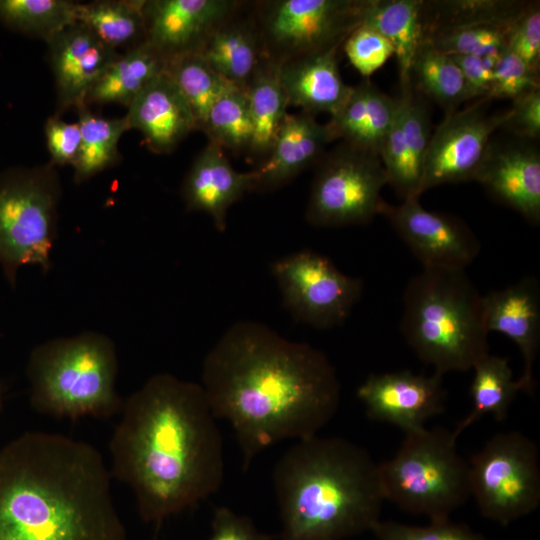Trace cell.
<instances>
[{
	"instance_id": "cell-1",
	"label": "cell",
	"mask_w": 540,
	"mask_h": 540,
	"mask_svg": "<svg viewBox=\"0 0 540 540\" xmlns=\"http://www.w3.org/2000/svg\"><path fill=\"white\" fill-rule=\"evenodd\" d=\"M202 387L214 417L231 425L244 471L278 442L317 435L340 402L323 352L255 321L236 322L207 353Z\"/></svg>"
},
{
	"instance_id": "cell-2",
	"label": "cell",
	"mask_w": 540,
	"mask_h": 540,
	"mask_svg": "<svg viewBox=\"0 0 540 540\" xmlns=\"http://www.w3.org/2000/svg\"><path fill=\"white\" fill-rule=\"evenodd\" d=\"M121 411L110 473L131 488L143 521L161 523L220 489L223 440L202 385L158 373Z\"/></svg>"
},
{
	"instance_id": "cell-3",
	"label": "cell",
	"mask_w": 540,
	"mask_h": 540,
	"mask_svg": "<svg viewBox=\"0 0 540 540\" xmlns=\"http://www.w3.org/2000/svg\"><path fill=\"white\" fill-rule=\"evenodd\" d=\"M111 477L89 443L23 433L0 449V540H126Z\"/></svg>"
},
{
	"instance_id": "cell-4",
	"label": "cell",
	"mask_w": 540,
	"mask_h": 540,
	"mask_svg": "<svg viewBox=\"0 0 540 540\" xmlns=\"http://www.w3.org/2000/svg\"><path fill=\"white\" fill-rule=\"evenodd\" d=\"M273 485L280 540H346L380 521L378 463L346 439L298 440L275 464Z\"/></svg>"
},
{
	"instance_id": "cell-5",
	"label": "cell",
	"mask_w": 540,
	"mask_h": 540,
	"mask_svg": "<svg viewBox=\"0 0 540 540\" xmlns=\"http://www.w3.org/2000/svg\"><path fill=\"white\" fill-rule=\"evenodd\" d=\"M401 331L420 360L443 375L489 353L483 296L465 270L423 269L403 297Z\"/></svg>"
},
{
	"instance_id": "cell-6",
	"label": "cell",
	"mask_w": 540,
	"mask_h": 540,
	"mask_svg": "<svg viewBox=\"0 0 540 540\" xmlns=\"http://www.w3.org/2000/svg\"><path fill=\"white\" fill-rule=\"evenodd\" d=\"M113 341L98 332L48 340L28 359L30 404L56 419H107L121 411Z\"/></svg>"
},
{
	"instance_id": "cell-7",
	"label": "cell",
	"mask_w": 540,
	"mask_h": 540,
	"mask_svg": "<svg viewBox=\"0 0 540 540\" xmlns=\"http://www.w3.org/2000/svg\"><path fill=\"white\" fill-rule=\"evenodd\" d=\"M456 440L442 427L405 434L396 454L378 464L384 500L430 521L449 519L470 496L469 464Z\"/></svg>"
},
{
	"instance_id": "cell-8",
	"label": "cell",
	"mask_w": 540,
	"mask_h": 540,
	"mask_svg": "<svg viewBox=\"0 0 540 540\" xmlns=\"http://www.w3.org/2000/svg\"><path fill=\"white\" fill-rule=\"evenodd\" d=\"M60 196L51 163L0 176V266L11 285L24 265L50 269Z\"/></svg>"
},
{
	"instance_id": "cell-9",
	"label": "cell",
	"mask_w": 540,
	"mask_h": 540,
	"mask_svg": "<svg viewBox=\"0 0 540 540\" xmlns=\"http://www.w3.org/2000/svg\"><path fill=\"white\" fill-rule=\"evenodd\" d=\"M306 208L314 226L361 225L382 214L388 178L379 155L340 142L315 164Z\"/></svg>"
},
{
	"instance_id": "cell-10",
	"label": "cell",
	"mask_w": 540,
	"mask_h": 540,
	"mask_svg": "<svg viewBox=\"0 0 540 540\" xmlns=\"http://www.w3.org/2000/svg\"><path fill=\"white\" fill-rule=\"evenodd\" d=\"M468 464L470 496L485 518L507 526L539 506L538 449L520 432L494 435Z\"/></svg>"
},
{
	"instance_id": "cell-11",
	"label": "cell",
	"mask_w": 540,
	"mask_h": 540,
	"mask_svg": "<svg viewBox=\"0 0 540 540\" xmlns=\"http://www.w3.org/2000/svg\"><path fill=\"white\" fill-rule=\"evenodd\" d=\"M365 0H270L252 4L265 58L280 65L341 45L361 23Z\"/></svg>"
},
{
	"instance_id": "cell-12",
	"label": "cell",
	"mask_w": 540,
	"mask_h": 540,
	"mask_svg": "<svg viewBox=\"0 0 540 540\" xmlns=\"http://www.w3.org/2000/svg\"><path fill=\"white\" fill-rule=\"evenodd\" d=\"M271 273L292 316L317 329L344 323L363 290L361 279L342 273L327 257L301 250L277 259Z\"/></svg>"
},
{
	"instance_id": "cell-13",
	"label": "cell",
	"mask_w": 540,
	"mask_h": 540,
	"mask_svg": "<svg viewBox=\"0 0 540 540\" xmlns=\"http://www.w3.org/2000/svg\"><path fill=\"white\" fill-rule=\"evenodd\" d=\"M490 101L479 98L463 110L446 112L427 147L420 195L438 185L474 181L491 138L510 115V109L489 113Z\"/></svg>"
},
{
	"instance_id": "cell-14",
	"label": "cell",
	"mask_w": 540,
	"mask_h": 540,
	"mask_svg": "<svg viewBox=\"0 0 540 540\" xmlns=\"http://www.w3.org/2000/svg\"><path fill=\"white\" fill-rule=\"evenodd\" d=\"M386 216L424 269L465 270L480 252V242L457 217L422 207L419 198L386 205Z\"/></svg>"
},
{
	"instance_id": "cell-15",
	"label": "cell",
	"mask_w": 540,
	"mask_h": 540,
	"mask_svg": "<svg viewBox=\"0 0 540 540\" xmlns=\"http://www.w3.org/2000/svg\"><path fill=\"white\" fill-rule=\"evenodd\" d=\"M446 396L441 375L409 370L371 374L357 389L370 419L395 425L405 434L425 428L428 419L443 413Z\"/></svg>"
},
{
	"instance_id": "cell-16",
	"label": "cell",
	"mask_w": 540,
	"mask_h": 540,
	"mask_svg": "<svg viewBox=\"0 0 540 540\" xmlns=\"http://www.w3.org/2000/svg\"><path fill=\"white\" fill-rule=\"evenodd\" d=\"M474 181L528 222H540V153L534 141L491 138Z\"/></svg>"
},
{
	"instance_id": "cell-17",
	"label": "cell",
	"mask_w": 540,
	"mask_h": 540,
	"mask_svg": "<svg viewBox=\"0 0 540 540\" xmlns=\"http://www.w3.org/2000/svg\"><path fill=\"white\" fill-rule=\"evenodd\" d=\"M234 0H145L146 41L167 59L200 53L241 5Z\"/></svg>"
},
{
	"instance_id": "cell-18",
	"label": "cell",
	"mask_w": 540,
	"mask_h": 540,
	"mask_svg": "<svg viewBox=\"0 0 540 540\" xmlns=\"http://www.w3.org/2000/svg\"><path fill=\"white\" fill-rule=\"evenodd\" d=\"M45 41L56 83V115L72 106L86 105L89 92L119 53L80 22L64 27Z\"/></svg>"
},
{
	"instance_id": "cell-19",
	"label": "cell",
	"mask_w": 540,
	"mask_h": 540,
	"mask_svg": "<svg viewBox=\"0 0 540 540\" xmlns=\"http://www.w3.org/2000/svg\"><path fill=\"white\" fill-rule=\"evenodd\" d=\"M484 321L488 333L499 332L518 347L524 362L517 379L520 391L533 394V366L540 347V287L527 276L503 289L483 296Z\"/></svg>"
},
{
	"instance_id": "cell-20",
	"label": "cell",
	"mask_w": 540,
	"mask_h": 540,
	"mask_svg": "<svg viewBox=\"0 0 540 540\" xmlns=\"http://www.w3.org/2000/svg\"><path fill=\"white\" fill-rule=\"evenodd\" d=\"M328 124H320L314 115L300 111L287 113L268 157L255 169L251 191L271 192L291 182L302 171L315 165L334 141Z\"/></svg>"
},
{
	"instance_id": "cell-21",
	"label": "cell",
	"mask_w": 540,
	"mask_h": 540,
	"mask_svg": "<svg viewBox=\"0 0 540 540\" xmlns=\"http://www.w3.org/2000/svg\"><path fill=\"white\" fill-rule=\"evenodd\" d=\"M127 108L129 128L139 130L148 149L157 154L172 152L197 130L187 101L166 71L140 91Z\"/></svg>"
},
{
	"instance_id": "cell-22",
	"label": "cell",
	"mask_w": 540,
	"mask_h": 540,
	"mask_svg": "<svg viewBox=\"0 0 540 540\" xmlns=\"http://www.w3.org/2000/svg\"><path fill=\"white\" fill-rule=\"evenodd\" d=\"M255 171H236L223 150L208 143L196 156L181 186L186 209L208 214L215 228L226 230L228 209L251 191Z\"/></svg>"
},
{
	"instance_id": "cell-23",
	"label": "cell",
	"mask_w": 540,
	"mask_h": 540,
	"mask_svg": "<svg viewBox=\"0 0 540 540\" xmlns=\"http://www.w3.org/2000/svg\"><path fill=\"white\" fill-rule=\"evenodd\" d=\"M340 45L310 53L279 65V79L288 105L314 115H333L351 91L341 78L337 52Z\"/></svg>"
},
{
	"instance_id": "cell-24",
	"label": "cell",
	"mask_w": 540,
	"mask_h": 540,
	"mask_svg": "<svg viewBox=\"0 0 540 540\" xmlns=\"http://www.w3.org/2000/svg\"><path fill=\"white\" fill-rule=\"evenodd\" d=\"M243 5L214 31L200 54L222 78L246 91L265 55L253 10L244 12Z\"/></svg>"
},
{
	"instance_id": "cell-25",
	"label": "cell",
	"mask_w": 540,
	"mask_h": 540,
	"mask_svg": "<svg viewBox=\"0 0 540 540\" xmlns=\"http://www.w3.org/2000/svg\"><path fill=\"white\" fill-rule=\"evenodd\" d=\"M399 107L397 98L380 91L368 79L355 86L327 123L335 140L379 155Z\"/></svg>"
},
{
	"instance_id": "cell-26",
	"label": "cell",
	"mask_w": 540,
	"mask_h": 540,
	"mask_svg": "<svg viewBox=\"0 0 540 540\" xmlns=\"http://www.w3.org/2000/svg\"><path fill=\"white\" fill-rule=\"evenodd\" d=\"M423 0H365L361 23L376 30L393 46L400 81L410 79L413 58L423 42Z\"/></svg>"
},
{
	"instance_id": "cell-27",
	"label": "cell",
	"mask_w": 540,
	"mask_h": 540,
	"mask_svg": "<svg viewBox=\"0 0 540 540\" xmlns=\"http://www.w3.org/2000/svg\"><path fill=\"white\" fill-rule=\"evenodd\" d=\"M168 59L148 41L113 61L89 92L85 104L118 103L126 107L152 80L166 71Z\"/></svg>"
},
{
	"instance_id": "cell-28",
	"label": "cell",
	"mask_w": 540,
	"mask_h": 540,
	"mask_svg": "<svg viewBox=\"0 0 540 540\" xmlns=\"http://www.w3.org/2000/svg\"><path fill=\"white\" fill-rule=\"evenodd\" d=\"M531 4L514 0H435L422 7L423 40L435 33L468 26L509 28Z\"/></svg>"
},
{
	"instance_id": "cell-29",
	"label": "cell",
	"mask_w": 540,
	"mask_h": 540,
	"mask_svg": "<svg viewBox=\"0 0 540 540\" xmlns=\"http://www.w3.org/2000/svg\"><path fill=\"white\" fill-rule=\"evenodd\" d=\"M253 138L249 153L264 161L286 116L288 101L279 79V65L264 59L247 89Z\"/></svg>"
},
{
	"instance_id": "cell-30",
	"label": "cell",
	"mask_w": 540,
	"mask_h": 540,
	"mask_svg": "<svg viewBox=\"0 0 540 540\" xmlns=\"http://www.w3.org/2000/svg\"><path fill=\"white\" fill-rule=\"evenodd\" d=\"M472 369V409L452 431L456 439L484 415L491 414L498 421L505 419L511 403L520 391V385L513 379L507 358L488 353L479 359Z\"/></svg>"
},
{
	"instance_id": "cell-31",
	"label": "cell",
	"mask_w": 540,
	"mask_h": 540,
	"mask_svg": "<svg viewBox=\"0 0 540 540\" xmlns=\"http://www.w3.org/2000/svg\"><path fill=\"white\" fill-rule=\"evenodd\" d=\"M145 0H105L78 4L77 22L87 26L105 44L131 49L146 41Z\"/></svg>"
},
{
	"instance_id": "cell-32",
	"label": "cell",
	"mask_w": 540,
	"mask_h": 540,
	"mask_svg": "<svg viewBox=\"0 0 540 540\" xmlns=\"http://www.w3.org/2000/svg\"><path fill=\"white\" fill-rule=\"evenodd\" d=\"M409 78L415 90L438 103L445 112L475 99L457 64L426 41L413 58Z\"/></svg>"
},
{
	"instance_id": "cell-33",
	"label": "cell",
	"mask_w": 540,
	"mask_h": 540,
	"mask_svg": "<svg viewBox=\"0 0 540 540\" xmlns=\"http://www.w3.org/2000/svg\"><path fill=\"white\" fill-rule=\"evenodd\" d=\"M81 145L73 163L74 181L81 183L103 171L118 158V142L129 130L126 116L107 119L92 114L86 105L77 108Z\"/></svg>"
},
{
	"instance_id": "cell-34",
	"label": "cell",
	"mask_w": 540,
	"mask_h": 540,
	"mask_svg": "<svg viewBox=\"0 0 540 540\" xmlns=\"http://www.w3.org/2000/svg\"><path fill=\"white\" fill-rule=\"evenodd\" d=\"M166 72L187 101L199 131L214 104L234 86L215 72L200 53L169 58Z\"/></svg>"
},
{
	"instance_id": "cell-35",
	"label": "cell",
	"mask_w": 540,
	"mask_h": 540,
	"mask_svg": "<svg viewBox=\"0 0 540 540\" xmlns=\"http://www.w3.org/2000/svg\"><path fill=\"white\" fill-rule=\"evenodd\" d=\"M253 130L246 91L232 86L211 108L201 131L210 143L240 154L249 151Z\"/></svg>"
},
{
	"instance_id": "cell-36",
	"label": "cell",
	"mask_w": 540,
	"mask_h": 540,
	"mask_svg": "<svg viewBox=\"0 0 540 540\" xmlns=\"http://www.w3.org/2000/svg\"><path fill=\"white\" fill-rule=\"evenodd\" d=\"M77 5L67 0H0V20L11 28L47 39L77 22Z\"/></svg>"
},
{
	"instance_id": "cell-37",
	"label": "cell",
	"mask_w": 540,
	"mask_h": 540,
	"mask_svg": "<svg viewBox=\"0 0 540 540\" xmlns=\"http://www.w3.org/2000/svg\"><path fill=\"white\" fill-rule=\"evenodd\" d=\"M509 28L478 25L435 33L423 41L447 55L499 58L507 49Z\"/></svg>"
},
{
	"instance_id": "cell-38",
	"label": "cell",
	"mask_w": 540,
	"mask_h": 540,
	"mask_svg": "<svg viewBox=\"0 0 540 540\" xmlns=\"http://www.w3.org/2000/svg\"><path fill=\"white\" fill-rule=\"evenodd\" d=\"M371 532L377 540H486L469 526L452 522L450 518L430 521L427 525L380 520Z\"/></svg>"
},
{
	"instance_id": "cell-39",
	"label": "cell",
	"mask_w": 540,
	"mask_h": 540,
	"mask_svg": "<svg viewBox=\"0 0 540 540\" xmlns=\"http://www.w3.org/2000/svg\"><path fill=\"white\" fill-rule=\"evenodd\" d=\"M352 66L365 78L381 68L394 55L391 43L376 30L360 24L343 42Z\"/></svg>"
},
{
	"instance_id": "cell-40",
	"label": "cell",
	"mask_w": 540,
	"mask_h": 540,
	"mask_svg": "<svg viewBox=\"0 0 540 540\" xmlns=\"http://www.w3.org/2000/svg\"><path fill=\"white\" fill-rule=\"evenodd\" d=\"M539 89V72L506 49L493 69V82L486 98L511 99Z\"/></svg>"
},
{
	"instance_id": "cell-41",
	"label": "cell",
	"mask_w": 540,
	"mask_h": 540,
	"mask_svg": "<svg viewBox=\"0 0 540 540\" xmlns=\"http://www.w3.org/2000/svg\"><path fill=\"white\" fill-rule=\"evenodd\" d=\"M507 49L539 72L540 64V9L539 2H531L511 25Z\"/></svg>"
},
{
	"instance_id": "cell-42",
	"label": "cell",
	"mask_w": 540,
	"mask_h": 540,
	"mask_svg": "<svg viewBox=\"0 0 540 540\" xmlns=\"http://www.w3.org/2000/svg\"><path fill=\"white\" fill-rule=\"evenodd\" d=\"M44 131L51 164L73 165L81 145L79 123H67L54 115L47 119Z\"/></svg>"
},
{
	"instance_id": "cell-43",
	"label": "cell",
	"mask_w": 540,
	"mask_h": 540,
	"mask_svg": "<svg viewBox=\"0 0 540 540\" xmlns=\"http://www.w3.org/2000/svg\"><path fill=\"white\" fill-rule=\"evenodd\" d=\"M276 536L261 532L251 518L221 506L214 510L211 534L207 540H275Z\"/></svg>"
},
{
	"instance_id": "cell-44",
	"label": "cell",
	"mask_w": 540,
	"mask_h": 540,
	"mask_svg": "<svg viewBox=\"0 0 540 540\" xmlns=\"http://www.w3.org/2000/svg\"><path fill=\"white\" fill-rule=\"evenodd\" d=\"M501 128L511 135L535 141L540 135V89L513 100L510 115Z\"/></svg>"
},
{
	"instance_id": "cell-45",
	"label": "cell",
	"mask_w": 540,
	"mask_h": 540,
	"mask_svg": "<svg viewBox=\"0 0 540 540\" xmlns=\"http://www.w3.org/2000/svg\"><path fill=\"white\" fill-rule=\"evenodd\" d=\"M449 56L459 67L474 98H486L492 87L494 66L500 57Z\"/></svg>"
},
{
	"instance_id": "cell-46",
	"label": "cell",
	"mask_w": 540,
	"mask_h": 540,
	"mask_svg": "<svg viewBox=\"0 0 540 540\" xmlns=\"http://www.w3.org/2000/svg\"><path fill=\"white\" fill-rule=\"evenodd\" d=\"M3 394H4L3 386H2V384L0 383V410H1V408H2V403H3Z\"/></svg>"
}]
</instances>
